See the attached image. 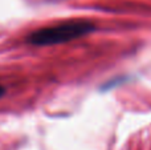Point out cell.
I'll list each match as a JSON object with an SVG mask.
<instances>
[{"instance_id":"obj_1","label":"cell","mask_w":151,"mask_h":150,"mask_svg":"<svg viewBox=\"0 0 151 150\" xmlns=\"http://www.w3.org/2000/svg\"><path fill=\"white\" fill-rule=\"evenodd\" d=\"M96 29L97 27L88 20L65 21V23L56 24V25L36 29L27 36V43L37 45V47L64 44V43L88 36V35L93 33Z\"/></svg>"},{"instance_id":"obj_2","label":"cell","mask_w":151,"mask_h":150,"mask_svg":"<svg viewBox=\"0 0 151 150\" xmlns=\"http://www.w3.org/2000/svg\"><path fill=\"white\" fill-rule=\"evenodd\" d=\"M127 80H129V77H118V79H115V80H111V81L106 82V84H105V87H102V90L113 89L114 87H117V85H119V84H122V82L127 81Z\"/></svg>"},{"instance_id":"obj_3","label":"cell","mask_w":151,"mask_h":150,"mask_svg":"<svg viewBox=\"0 0 151 150\" xmlns=\"http://www.w3.org/2000/svg\"><path fill=\"white\" fill-rule=\"evenodd\" d=\"M4 93H5V88L0 85V97H3V94H4Z\"/></svg>"}]
</instances>
